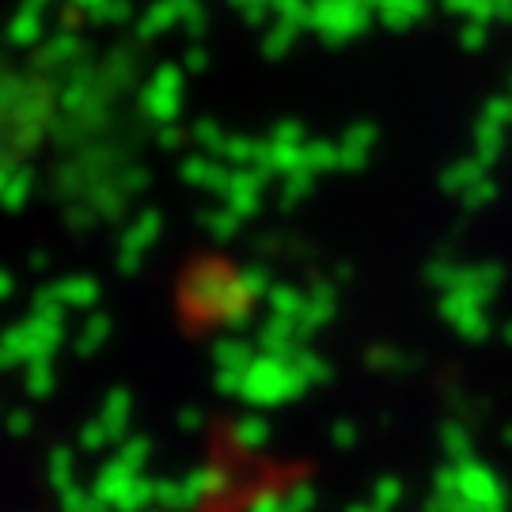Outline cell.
Wrapping results in <instances>:
<instances>
[{"instance_id":"6da1fadb","label":"cell","mask_w":512,"mask_h":512,"mask_svg":"<svg viewBox=\"0 0 512 512\" xmlns=\"http://www.w3.org/2000/svg\"><path fill=\"white\" fill-rule=\"evenodd\" d=\"M190 512H239V509H236V497L213 494V497H205L202 505H194Z\"/></svg>"}]
</instances>
